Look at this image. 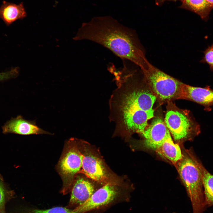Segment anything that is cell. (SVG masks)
Returning <instances> with one entry per match:
<instances>
[{"label": "cell", "instance_id": "cell-1", "mask_svg": "<svg viewBox=\"0 0 213 213\" xmlns=\"http://www.w3.org/2000/svg\"><path fill=\"white\" fill-rule=\"evenodd\" d=\"M135 72L123 68L114 74L117 88L109 100V119L115 131L125 135H141L154 117L156 97L149 88H144L134 78Z\"/></svg>", "mask_w": 213, "mask_h": 213}, {"label": "cell", "instance_id": "cell-2", "mask_svg": "<svg viewBox=\"0 0 213 213\" xmlns=\"http://www.w3.org/2000/svg\"><path fill=\"white\" fill-rule=\"evenodd\" d=\"M73 39L87 40L98 43L122 60L133 63L142 71L148 69L150 64L134 33L111 16L94 17L89 21L83 23Z\"/></svg>", "mask_w": 213, "mask_h": 213}, {"label": "cell", "instance_id": "cell-3", "mask_svg": "<svg viewBox=\"0 0 213 213\" xmlns=\"http://www.w3.org/2000/svg\"><path fill=\"white\" fill-rule=\"evenodd\" d=\"M198 159L192 149H185L175 166L191 201L193 213H204L206 208Z\"/></svg>", "mask_w": 213, "mask_h": 213}, {"label": "cell", "instance_id": "cell-4", "mask_svg": "<svg viewBox=\"0 0 213 213\" xmlns=\"http://www.w3.org/2000/svg\"><path fill=\"white\" fill-rule=\"evenodd\" d=\"M168 103L164 120L173 139L178 142L192 141L201 133L199 125L189 110L179 108L172 101Z\"/></svg>", "mask_w": 213, "mask_h": 213}, {"label": "cell", "instance_id": "cell-5", "mask_svg": "<svg viewBox=\"0 0 213 213\" xmlns=\"http://www.w3.org/2000/svg\"><path fill=\"white\" fill-rule=\"evenodd\" d=\"M83 158L78 139L71 138L67 141L57 165L62 181L60 192L63 195L70 192L75 179L81 170Z\"/></svg>", "mask_w": 213, "mask_h": 213}, {"label": "cell", "instance_id": "cell-6", "mask_svg": "<svg viewBox=\"0 0 213 213\" xmlns=\"http://www.w3.org/2000/svg\"><path fill=\"white\" fill-rule=\"evenodd\" d=\"M148 88L161 103L177 99L182 82L150 64L142 71Z\"/></svg>", "mask_w": 213, "mask_h": 213}, {"label": "cell", "instance_id": "cell-7", "mask_svg": "<svg viewBox=\"0 0 213 213\" xmlns=\"http://www.w3.org/2000/svg\"><path fill=\"white\" fill-rule=\"evenodd\" d=\"M128 200L116 184L108 183L98 189L91 198L73 210L85 213L94 210L105 209L119 202Z\"/></svg>", "mask_w": 213, "mask_h": 213}, {"label": "cell", "instance_id": "cell-8", "mask_svg": "<svg viewBox=\"0 0 213 213\" xmlns=\"http://www.w3.org/2000/svg\"><path fill=\"white\" fill-rule=\"evenodd\" d=\"M84 142L79 140V145L83 155L82 166L80 173L104 185L112 183L109 182L108 175L102 160L95 154L88 151L85 148Z\"/></svg>", "mask_w": 213, "mask_h": 213}, {"label": "cell", "instance_id": "cell-9", "mask_svg": "<svg viewBox=\"0 0 213 213\" xmlns=\"http://www.w3.org/2000/svg\"><path fill=\"white\" fill-rule=\"evenodd\" d=\"M141 135L144 138L145 146L154 151L171 137L164 120L159 117L154 118Z\"/></svg>", "mask_w": 213, "mask_h": 213}, {"label": "cell", "instance_id": "cell-10", "mask_svg": "<svg viewBox=\"0 0 213 213\" xmlns=\"http://www.w3.org/2000/svg\"><path fill=\"white\" fill-rule=\"evenodd\" d=\"M183 99L203 106L206 111L211 110L213 106V89L209 85L202 88L191 86L181 83L177 99Z\"/></svg>", "mask_w": 213, "mask_h": 213}, {"label": "cell", "instance_id": "cell-11", "mask_svg": "<svg viewBox=\"0 0 213 213\" xmlns=\"http://www.w3.org/2000/svg\"><path fill=\"white\" fill-rule=\"evenodd\" d=\"M97 190L91 183L77 175L70 192V198L66 207L75 209L89 199Z\"/></svg>", "mask_w": 213, "mask_h": 213}, {"label": "cell", "instance_id": "cell-12", "mask_svg": "<svg viewBox=\"0 0 213 213\" xmlns=\"http://www.w3.org/2000/svg\"><path fill=\"white\" fill-rule=\"evenodd\" d=\"M3 133L21 135L48 134L50 133L39 127L35 121L27 120L19 116L8 121L2 127Z\"/></svg>", "mask_w": 213, "mask_h": 213}, {"label": "cell", "instance_id": "cell-13", "mask_svg": "<svg viewBox=\"0 0 213 213\" xmlns=\"http://www.w3.org/2000/svg\"><path fill=\"white\" fill-rule=\"evenodd\" d=\"M27 13L23 2L17 4L3 1L0 7V18L9 25L18 19L26 17Z\"/></svg>", "mask_w": 213, "mask_h": 213}, {"label": "cell", "instance_id": "cell-14", "mask_svg": "<svg viewBox=\"0 0 213 213\" xmlns=\"http://www.w3.org/2000/svg\"><path fill=\"white\" fill-rule=\"evenodd\" d=\"M155 151L175 166L182 158L183 153L179 146L173 142L171 137L164 141Z\"/></svg>", "mask_w": 213, "mask_h": 213}, {"label": "cell", "instance_id": "cell-15", "mask_svg": "<svg viewBox=\"0 0 213 213\" xmlns=\"http://www.w3.org/2000/svg\"><path fill=\"white\" fill-rule=\"evenodd\" d=\"M180 8L192 12L207 21L213 7L206 0H181Z\"/></svg>", "mask_w": 213, "mask_h": 213}, {"label": "cell", "instance_id": "cell-16", "mask_svg": "<svg viewBox=\"0 0 213 213\" xmlns=\"http://www.w3.org/2000/svg\"><path fill=\"white\" fill-rule=\"evenodd\" d=\"M198 164L202 176L206 207H213V175L205 168L199 159Z\"/></svg>", "mask_w": 213, "mask_h": 213}, {"label": "cell", "instance_id": "cell-17", "mask_svg": "<svg viewBox=\"0 0 213 213\" xmlns=\"http://www.w3.org/2000/svg\"><path fill=\"white\" fill-rule=\"evenodd\" d=\"M14 195V192L6 187L0 175V213H5L6 205L13 198Z\"/></svg>", "mask_w": 213, "mask_h": 213}, {"label": "cell", "instance_id": "cell-18", "mask_svg": "<svg viewBox=\"0 0 213 213\" xmlns=\"http://www.w3.org/2000/svg\"><path fill=\"white\" fill-rule=\"evenodd\" d=\"M20 213H78L66 207H55L47 209H28L23 210Z\"/></svg>", "mask_w": 213, "mask_h": 213}, {"label": "cell", "instance_id": "cell-19", "mask_svg": "<svg viewBox=\"0 0 213 213\" xmlns=\"http://www.w3.org/2000/svg\"><path fill=\"white\" fill-rule=\"evenodd\" d=\"M204 56L200 61V62L208 64L210 70H213V43L211 46L208 47L203 52Z\"/></svg>", "mask_w": 213, "mask_h": 213}, {"label": "cell", "instance_id": "cell-20", "mask_svg": "<svg viewBox=\"0 0 213 213\" xmlns=\"http://www.w3.org/2000/svg\"><path fill=\"white\" fill-rule=\"evenodd\" d=\"M178 0H155V3L156 5L160 6L162 5L165 1H176Z\"/></svg>", "mask_w": 213, "mask_h": 213}, {"label": "cell", "instance_id": "cell-21", "mask_svg": "<svg viewBox=\"0 0 213 213\" xmlns=\"http://www.w3.org/2000/svg\"><path fill=\"white\" fill-rule=\"evenodd\" d=\"M213 7V0H206Z\"/></svg>", "mask_w": 213, "mask_h": 213}, {"label": "cell", "instance_id": "cell-22", "mask_svg": "<svg viewBox=\"0 0 213 213\" xmlns=\"http://www.w3.org/2000/svg\"><path fill=\"white\" fill-rule=\"evenodd\" d=\"M176 213L175 212H172V213Z\"/></svg>", "mask_w": 213, "mask_h": 213}]
</instances>
